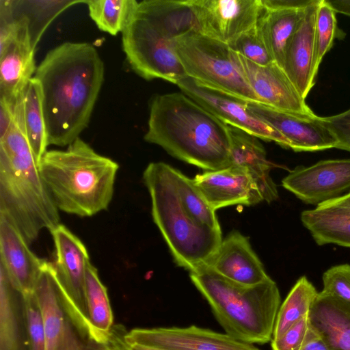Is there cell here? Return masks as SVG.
Returning a JSON list of instances; mask_svg holds the SVG:
<instances>
[{
  "mask_svg": "<svg viewBox=\"0 0 350 350\" xmlns=\"http://www.w3.org/2000/svg\"><path fill=\"white\" fill-rule=\"evenodd\" d=\"M104 63L88 42H66L37 67L48 144L68 146L88 127L102 88Z\"/></svg>",
  "mask_w": 350,
  "mask_h": 350,
  "instance_id": "obj_1",
  "label": "cell"
},
{
  "mask_svg": "<svg viewBox=\"0 0 350 350\" xmlns=\"http://www.w3.org/2000/svg\"><path fill=\"white\" fill-rule=\"evenodd\" d=\"M144 139L205 171L230 165L228 124L183 92L152 99Z\"/></svg>",
  "mask_w": 350,
  "mask_h": 350,
  "instance_id": "obj_2",
  "label": "cell"
},
{
  "mask_svg": "<svg viewBox=\"0 0 350 350\" xmlns=\"http://www.w3.org/2000/svg\"><path fill=\"white\" fill-rule=\"evenodd\" d=\"M59 211L27 138L20 98L12 123L0 139V213L29 245L42 230L51 231L60 224Z\"/></svg>",
  "mask_w": 350,
  "mask_h": 350,
  "instance_id": "obj_3",
  "label": "cell"
},
{
  "mask_svg": "<svg viewBox=\"0 0 350 350\" xmlns=\"http://www.w3.org/2000/svg\"><path fill=\"white\" fill-rule=\"evenodd\" d=\"M38 167L59 211L91 217L107 209L119 165L79 137L66 150H47Z\"/></svg>",
  "mask_w": 350,
  "mask_h": 350,
  "instance_id": "obj_4",
  "label": "cell"
},
{
  "mask_svg": "<svg viewBox=\"0 0 350 350\" xmlns=\"http://www.w3.org/2000/svg\"><path fill=\"white\" fill-rule=\"evenodd\" d=\"M190 278L226 334L252 345L271 341L281 297L271 278L256 285H243L202 266L191 272Z\"/></svg>",
  "mask_w": 350,
  "mask_h": 350,
  "instance_id": "obj_5",
  "label": "cell"
},
{
  "mask_svg": "<svg viewBox=\"0 0 350 350\" xmlns=\"http://www.w3.org/2000/svg\"><path fill=\"white\" fill-rule=\"evenodd\" d=\"M172 166L152 162L143 172L151 199L153 221L176 264L193 272L204 266L222 242L221 229L196 221L183 204L172 176Z\"/></svg>",
  "mask_w": 350,
  "mask_h": 350,
  "instance_id": "obj_6",
  "label": "cell"
},
{
  "mask_svg": "<svg viewBox=\"0 0 350 350\" xmlns=\"http://www.w3.org/2000/svg\"><path fill=\"white\" fill-rule=\"evenodd\" d=\"M44 323L46 350H111L100 333L79 311L46 260L33 289Z\"/></svg>",
  "mask_w": 350,
  "mask_h": 350,
  "instance_id": "obj_7",
  "label": "cell"
},
{
  "mask_svg": "<svg viewBox=\"0 0 350 350\" xmlns=\"http://www.w3.org/2000/svg\"><path fill=\"white\" fill-rule=\"evenodd\" d=\"M174 48L187 77L244 100L260 103L243 74L238 53L228 44L192 30L177 38Z\"/></svg>",
  "mask_w": 350,
  "mask_h": 350,
  "instance_id": "obj_8",
  "label": "cell"
},
{
  "mask_svg": "<svg viewBox=\"0 0 350 350\" xmlns=\"http://www.w3.org/2000/svg\"><path fill=\"white\" fill-rule=\"evenodd\" d=\"M177 38L171 28L137 6L122 33V45L131 68L140 77L176 84L187 77L175 51Z\"/></svg>",
  "mask_w": 350,
  "mask_h": 350,
  "instance_id": "obj_9",
  "label": "cell"
},
{
  "mask_svg": "<svg viewBox=\"0 0 350 350\" xmlns=\"http://www.w3.org/2000/svg\"><path fill=\"white\" fill-rule=\"evenodd\" d=\"M182 92L227 124L258 138L290 148L288 141L248 109L247 100L186 77L176 84ZM249 101V100H248Z\"/></svg>",
  "mask_w": 350,
  "mask_h": 350,
  "instance_id": "obj_10",
  "label": "cell"
},
{
  "mask_svg": "<svg viewBox=\"0 0 350 350\" xmlns=\"http://www.w3.org/2000/svg\"><path fill=\"white\" fill-rule=\"evenodd\" d=\"M197 31L210 38L232 43L256 26L263 5L261 0H187Z\"/></svg>",
  "mask_w": 350,
  "mask_h": 350,
  "instance_id": "obj_11",
  "label": "cell"
},
{
  "mask_svg": "<svg viewBox=\"0 0 350 350\" xmlns=\"http://www.w3.org/2000/svg\"><path fill=\"white\" fill-rule=\"evenodd\" d=\"M282 185L304 203L316 206L342 197L350 193V159L297 166L282 179Z\"/></svg>",
  "mask_w": 350,
  "mask_h": 350,
  "instance_id": "obj_12",
  "label": "cell"
},
{
  "mask_svg": "<svg viewBox=\"0 0 350 350\" xmlns=\"http://www.w3.org/2000/svg\"><path fill=\"white\" fill-rule=\"evenodd\" d=\"M125 340L165 350H260L227 334L191 325L185 327L135 328L126 331Z\"/></svg>",
  "mask_w": 350,
  "mask_h": 350,
  "instance_id": "obj_13",
  "label": "cell"
},
{
  "mask_svg": "<svg viewBox=\"0 0 350 350\" xmlns=\"http://www.w3.org/2000/svg\"><path fill=\"white\" fill-rule=\"evenodd\" d=\"M238 55L243 74L260 103L306 118L317 116L275 62L260 66Z\"/></svg>",
  "mask_w": 350,
  "mask_h": 350,
  "instance_id": "obj_14",
  "label": "cell"
},
{
  "mask_svg": "<svg viewBox=\"0 0 350 350\" xmlns=\"http://www.w3.org/2000/svg\"><path fill=\"white\" fill-rule=\"evenodd\" d=\"M247 105L254 115L283 135L288 141L290 148L295 152L337 148V138L324 124L321 117L306 118L258 102L247 100Z\"/></svg>",
  "mask_w": 350,
  "mask_h": 350,
  "instance_id": "obj_15",
  "label": "cell"
},
{
  "mask_svg": "<svg viewBox=\"0 0 350 350\" xmlns=\"http://www.w3.org/2000/svg\"><path fill=\"white\" fill-rule=\"evenodd\" d=\"M193 180L208 204L216 210L225 206L255 205L263 200L247 170L230 165L197 174Z\"/></svg>",
  "mask_w": 350,
  "mask_h": 350,
  "instance_id": "obj_16",
  "label": "cell"
},
{
  "mask_svg": "<svg viewBox=\"0 0 350 350\" xmlns=\"http://www.w3.org/2000/svg\"><path fill=\"white\" fill-rule=\"evenodd\" d=\"M50 232L55 246V260L52 263L57 278L77 308L88 319L85 298V273L90 261L87 248L62 224Z\"/></svg>",
  "mask_w": 350,
  "mask_h": 350,
  "instance_id": "obj_17",
  "label": "cell"
},
{
  "mask_svg": "<svg viewBox=\"0 0 350 350\" xmlns=\"http://www.w3.org/2000/svg\"><path fill=\"white\" fill-rule=\"evenodd\" d=\"M0 259V266L16 290L23 294L33 291L46 260L29 249L16 226L1 213Z\"/></svg>",
  "mask_w": 350,
  "mask_h": 350,
  "instance_id": "obj_18",
  "label": "cell"
},
{
  "mask_svg": "<svg viewBox=\"0 0 350 350\" xmlns=\"http://www.w3.org/2000/svg\"><path fill=\"white\" fill-rule=\"evenodd\" d=\"M319 0H312L286 48L282 69L306 100L314 84L315 25Z\"/></svg>",
  "mask_w": 350,
  "mask_h": 350,
  "instance_id": "obj_19",
  "label": "cell"
},
{
  "mask_svg": "<svg viewBox=\"0 0 350 350\" xmlns=\"http://www.w3.org/2000/svg\"><path fill=\"white\" fill-rule=\"evenodd\" d=\"M204 266L243 285H256L270 278L248 239L236 230L222 240L217 250Z\"/></svg>",
  "mask_w": 350,
  "mask_h": 350,
  "instance_id": "obj_20",
  "label": "cell"
},
{
  "mask_svg": "<svg viewBox=\"0 0 350 350\" xmlns=\"http://www.w3.org/2000/svg\"><path fill=\"white\" fill-rule=\"evenodd\" d=\"M16 39L0 53V97L15 103L36 70L35 50L27 18Z\"/></svg>",
  "mask_w": 350,
  "mask_h": 350,
  "instance_id": "obj_21",
  "label": "cell"
},
{
  "mask_svg": "<svg viewBox=\"0 0 350 350\" xmlns=\"http://www.w3.org/2000/svg\"><path fill=\"white\" fill-rule=\"evenodd\" d=\"M230 137V165L246 168L256 182L263 200L270 203L278 198L277 187L270 176L271 164L259 138L228 124Z\"/></svg>",
  "mask_w": 350,
  "mask_h": 350,
  "instance_id": "obj_22",
  "label": "cell"
},
{
  "mask_svg": "<svg viewBox=\"0 0 350 350\" xmlns=\"http://www.w3.org/2000/svg\"><path fill=\"white\" fill-rule=\"evenodd\" d=\"M309 324L331 350H350V303L321 291L309 314Z\"/></svg>",
  "mask_w": 350,
  "mask_h": 350,
  "instance_id": "obj_23",
  "label": "cell"
},
{
  "mask_svg": "<svg viewBox=\"0 0 350 350\" xmlns=\"http://www.w3.org/2000/svg\"><path fill=\"white\" fill-rule=\"evenodd\" d=\"M0 350H29L24 295L1 266Z\"/></svg>",
  "mask_w": 350,
  "mask_h": 350,
  "instance_id": "obj_24",
  "label": "cell"
},
{
  "mask_svg": "<svg viewBox=\"0 0 350 350\" xmlns=\"http://www.w3.org/2000/svg\"><path fill=\"white\" fill-rule=\"evenodd\" d=\"M301 221L319 245L350 247V209L320 204L301 213Z\"/></svg>",
  "mask_w": 350,
  "mask_h": 350,
  "instance_id": "obj_25",
  "label": "cell"
},
{
  "mask_svg": "<svg viewBox=\"0 0 350 350\" xmlns=\"http://www.w3.org/2000/svg\"><path fill=\"white\" fill-rule=\"evenodd\" d=\"M306 8L268 10L263 5L257 26L273 61L282 68L286 48Z\"/></svg>",
  "mask_w": 350,
  "mask_h": 350,
  "instance_id": "obj_26",
  "label": "cell"
},
{
  "mask_svg": "<svg viewBox=\"0 0 350 350\" xmlns=\"http://www.w3.org/2000/svg\"><path fill=\"white\" fill-rule=\"evenodd\" d=\"M25 132L34 156L39 163L49 146L42 111L40 89L33 77L21 96Z\"/></svg>",
  "mask_w": 350,
  "mask_h": 350,
  "instance_id": "obj_27",
  "label": "cell"
},
{
  "mask_svg": "<svg viewBox=\"0 0 350 350\" xmlns=\"http://www.w3.org/2000/svg\"><path fill=\"white\" fill-rule=\"evenodd\" d=\"M318 293L305 275L299 278L280 305L272 339L280 337L299 320L308 317Z\"/></svg>",
  "mask_w": 350,
  "mask_h": 350,
  "instance_id": "obj_28",
  "label": "cell"
},
{
  "mask_svg": "<svg viewBox=\"0 0 350 350\" xmlns=\"http://www.w3.org/2000/svg\"><path fill=\"white\" fill-rule=\"evenodd\" d=\"M85 298L90 323L100 333L107 334L113 325V312L107 289L100 281L98 270L90 260L86 268Z\"/></svg>",
  "mask_w": 350,
  "mask_h": 350,
  "instance_id": "obj_29",
  "label": "cell"
},
{
  "mask_svg": "<svg viewBox=\"0 0 350 350\" xmlns=\"http://www.w3.org/2000/svg\"><path fill=\"white\" fill-rule=\"evenodd\" d=\"M89 15L102 31L116 36L122 33L135 12V0H86Z\"/></svg>",
  "mask_w": 350,
  "mask_h": 350,
  "instance_id": "obj_30",
  "label": "cell"
},
{
  "mask_svg": "<svg viewBox=\"0 0 350 350\" xmlns=\"http://www.w3.org/2000/svg\"><path fill=\"white\" fill-rule=\"evenodd\" d=\"M86 0L74 1H16L20 11L11 0L14 11L24 16L29 25L32 43L35 47L51 21L62 12L77 4L85 3Z\"/></svg>",
  "mask_w": 350,
  "mask_h": 350,
  "instance_id": "obj_31",
  "label": "cell"
},
{
  "mask_svg": "<svg viewBox=\"0 0 350 350\" xmlns=\"http://www.w3.org/2000/svg\"><path fill=\"white\" fill-rule=\"evenodd\" d=\"M172 176L180 199L190 215L202 224L221 229L215 211L206 202L193 178L173 167Z\"/></svg>",
  "mask_w": 350,
  "mask_h": 350,
  "instance_id": "obj_32",
  "label": "cell"
},
{
  "mask_svg": "<svg viewBox=\"0 0 350 350\" xmlns=\"http://www.w3.org/2000/svg\"><path fill=\"white\" fill-rule=\"evenodd\" d=\"M336 12L327 0H319L315 25L314 68L319 67L327 52L332 47L335 39H343L345 33L338 27Z\"/></svg>",
  "mask_w": 350,
  "mask_h": 350,
  "instance_id": "obj_33",
  "label": "cell"
},
{
  "mask_svg": "<svg viewBox=\"0 0 350 350\" xmlns=\"http://www.w3.org/2000/svg\"><path fill=\"white\" fill-rule=\"evenodd\" d=\"M238 54L260 66L275 62L257 26L241 34L228 44Z\"/></svg>",
  "mask_w": 350,
  "mask_h": 350,
  "instance_id": "obj_34",
  "label": "cell"
},
{
  "mask_svg": "<svg viewBox=\"0 0 350 350\" xmlns=\"http://www.w3.org/2000/svg\"><path fill=\"white\" fill-rule=\"evenodd\" d=\"M29 350H46L42 311L35 293L23 294Z\"/></svg>",
  "mask_w": 350,
  "mask_h": 350,
  "instance_id": "obj_35",
  "label": "cell"
},
{
  "mask_svg": "<svg viewBox=\"0 0 350 350\" xmlns=\"http://www.w3.org/2000/svg\"><path fill=\"white\" fill-rule=\"evenodd\" d=\"M323 291L350 303V265L340 264L326 270L322 277Z\"/></svg>",
  "mask_w": 350,
  "mask_h": 350,
  "instance_id": "obj_36",
  "label": "cell"
},
{
  "mask_svg": "<svg viewBox=\"0 0 350 350\" xmlns=\"http://www.w3.org/2000/svg\"><path fill=\"white\" fill-rule=\"evenodd\" d=\"M309 328L308 317L299 320L280 337L271 340L272 350H301Z\"/></svg>",
  "mask_w": 350,
  "mask_h": 350,
  "instance_id": "obj_37",
  "label": "cell"
},
{
  "mask_svg": "<svg viewBox=\"0 0 350 350\" xmlns=\"http://www.w3.org/2000/svg\"><path fill=\"white\" fill-rule=\"evenodd\" d=\"M321 119L337 138L336 148L350 152V109L337 115L321 117Z\"/></svg>",
  "mask_w": 350,
  "mask_h": 350,
  "instance_id": "obj_38",
  "label": "cell"
},
{
  "mask_svg": "<svg viewBox=\"0 0 350 350\" xmlns=\"http://www.w3.org/2000/svg\"><path fill=\"white\" fill-rule=\"evenodd\" d=\"M126 328L122 325H113L108 333L107 341L111 350H165L138 344H129L124 338Z\"/></svg>",
  "mask_w": 350,
  "mask_h": 350,
  "instance_id": "obj_39",
  "label": "cell"
},
{
  "mask_svg": "<svg viewBox=\"0 0 350 350\" xmlns=\"http://www.w3.org/2000/svg\"><path fill=\"white\" fill-rule=\"evenodd\" d=\"M16 102L0 97V139L6 135L12 123Z\"/></svg>",
  "mask_w": 350,
  "mask_h": 350,
  "instance_id": "obj_40",
  "label": "cell"
},
{
  "mask_svg": "<svg viewBox=\"0 0 350 350\" xmlns=\"http://www.w3.org/2000/svg\"><path fill=\"white\" fill-rule=\"evenodd\" d=\"M301 350H331L327 342L309 324L304 343Z\"/></svg>",
  "mask_w": 350,
  "mask_h": 350,
  "instance_id": "obj_41",
  "label": "cell"
},
{
  "mask_svg": "<svg viewBox=\"0 0 350 350\" xmlns=\"http://www.w3.org/2000/svg\"><path fill=\"white\" fill-rule=\"evenodd\" d=\"M312 0H261L268 10L306 8Z\"/></svg>",
  "mask_w": 350,
  "mask_h": 350,
  "instance_id": "obj_42",
  "label": "cell"
},
{
  "mask_svg": "<svg viewBox=\"0 0 350 350\" xmlns=\"http://www.w3.org/2000/svg\"><path fill=\"white\" fill-rule=\"evenodd\" d=\"M336 12L350 16V0H327Z\"/></svg>",
  "mask_w": 350,
  "mask_h": 350,
  "instance_id": "obj_43",
  "label": "cell"
},
{
  "mask_svg": "<svg viewBox=\"0 0 350 350\" xmlns=\"http://www.w3.org/2000/svg\"><path fill=\"white\" fill-rule=\"evenodd\" d=\"M321 204L327 206H334L350 209V193L338 198L336 199L327 201ZM320 205V204H319Z\"/></svg>",
  "mask_w": 350,
  "mask_h": 350,
  "instance_id": "obj_44",
  "label": "cell"
}]
</instances>
